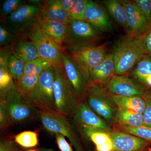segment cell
Masks as SVG:
<instances>
[{"instance_id": "1", "label": "cell", "mask_w": 151, "mask_h": 151, "mask_svg": "<svg viewBox=\"0 0 151 151\" xmlns=\"http://www.w3.org/2000/svg\"><path fill=\"white\" fill-rule=\"evenodd\" d=\"M112 53L115 64L114 75L129 76L145 57L142 36L127 35L117 42Z\"/></svg>"}, {"instance_id": "2", "label": "cell", "mask_w": 151, "mask_h": 151, "mask_svg": "<svg viewBox=\"0 0 151 151\" xmlns=\"http://www.w3.org/2000/svg\"><path fill=\"white\" fill-rule=\"evenodd\" d=\"M53 66L55 70L53 91L57 111L71 119L81 100L68 81L63 65Z\"/></svg>"}, {"instance_id": "3", "label": "cell", "mask_w": 151, "mask_h": 151, "mask_svg": "<svg viewBox=\"0 0 151 151\" xmlns=\"http://www.w3.org/2000/svg\"><path fill=\"white\" fill-rule=\"evenodd\" d=\"M38 119L43 128L52 134H61L76 151H86L81 137L72 120L56 111L39 112Z\"/></svg>"}, {"instance_id": "4", "label": "cell", "mask_w": 151, "mask_h": 151, "mask_svg": "<svg viewBox=\"0 0 151 151\" xmlns=\"http://www.w3.org/2000/svg\"><path fill=\"white\" fill-rule=\"evenodd\" d=\"M54 79V68L52 65L41 74L35 89L26 97L39 112L57 111L53 91Z\"/></svg>"}, {"instance_id": "5", "label": "cell", "mask_w": 151, "mask_h": 151, "mask_svg": "<svg viewBox=\"0 0 151 151\" xmlns=\"http://www.w3.org/2000/svg\"><path fill=\"white\" fill-rule=\"evenodd\" d=\"M108 42H105L101 44L65 50L70 60L85 76L89 84L92 70L103 61L108 53Z\"/></svg>"}, {"instance_id": "6", "label": "cell", "mask_w": 151, "mask_h": 151, "mask_svg": "<svg viewBox=\"0 0 151 151\" xmlns=\"http://www.w3.org/2000/svg\"><path fill=\"white\" fill-rule=\"evenodd\" d=\"M103 34L89 23L82 21H70L64 42L65 50L96 45L103 39Z\"/></svg>"}, {"instance_id": "7", "label": "cell", "mask_w": 151, "mask_h": 151, "mask_svg": "<svg viewBox=\"0 0 151 151\" xmlns=\"http://www.w3.org/2000/svg\"><path fill=\"white\" fill-rule=\"evenodd\" d=\"M0 101L5 105L14 124L37 118L39 112L17 89L0 93Z\"/></svg>"}, {"instance_id": "8", "label": "cell", "mask_w": 151, "mask_h": 151, "mask_svg": "<svg viewBox=\"0 0 151 151\" xmlns=\"http://www.w3.org/2000/svg\"><path fill=\"white\" fill-rule=\"evenodd\" d=\"M27 35L36 47L40 57L53 65H63V52L65 50L44 33L37 19L28 30Z\"/></svg>"}, {"instance_id": "9", "label": "cell", "mask_w": 151, "mask_h": 151, "mask_svg": "<svg viewBox=\"0 0 151 151\" xmlns=\"http://www.w3.org/2000/svg\"><path fill=\"white\" fill-rule=\"evenodd\" d=\"M83 100L94 113L112 128L117 108L99 85L89 84L86 87Z\"/></svg>"}, {"instance_id": "10", "label": "cell", "mask_w": 151, "mask_h": 151, "mask_svg": "<svg viewBox=\"0 0 151 151\" xmlns=\"http://www.w3.org/2000/svg\"><path fill=\"white\" fill-rule=\"evenodd\" d=\"M71 120L81 134L88 130L104 131L108 133L113 130L105 121L89 108L84 100L79 103Z\"/></svg>"}, {"instance_id": "11", "label": "cell", "mask_w": 151, "mask_h": 151, "mask_svg": "<svg viewBox=\"0 0 151 151\" xmlns=\"http://www.w3.org/2000/svg\"><path fill=\"white\" fill-rule=\"evenodd\" d=\"M100 86L108 94L122 96L143 97L148 89L134 78L126 75H113L107 84Z\"/></svg>"}, {"instance_id": "12", "label": "cell", "mask_w": 151, "mask_h": 151, "mask_svg": "<svg viewBox=\"0 0 151 151\" xmlns=\"http://www.w3.org/2000/svg\"><path fill=\"white\" fill-rule=\"evenodd\" d=\"M40 6L26 4L4 19L3 22L10 25L9 28L13 31H22L29 29L39 15Z\"/></svg>"}, {"instance_id": "13", "label": "cell", "mask_w": 151, "mask_h": 151, "mask_svg": "<svg viewBox=\"0 0 151 151\" xmlns=\"http://www.w3.org/2000/svg\"><path fill=\"white\" fill-rule=\"evenodd\" d=\"M85 21L100 33L113 32V24L104 6L88 0L85 13Z\"/></svg>"}, {"instance_id": "14", "label": "cell", "mask_w": 151, "mask_h": 151, "mask_svg": "<svg viewBox=\"0 0 151 151\" xmlns=\"http://www.w3.org/2000/svg\"><path fill=\"white\" fill-rule=\"evenodd\" d=\"M124 7L128 24L127 35H139L149 24L145 14L133 1L119 0Z\"/></svg>"}, {"instance_id": "15", "label": "cell", "mask_w": 151, "mask_h": 151, "mask_svg": "<svg viewBox=\"0 0 151 151\" xmlns=\"http://www.w3.org/2000/svg\"><path fill=\"white\" fill-rule=\"evenodd\" d=\"M113 129L109 134L113 151H145L151 143L137 136Z\"/></svg>"}, {"instance_id": "16", "label": "cell", "mask_w": 151, "mask_h": 151, "mask_svg": "<svg viewBox=\"0 0 151 151\" xmlns=\"http://www.w3.org/2000/svg\"><path fill=\"white\" fill-rule=\"evenodd\" d=\"M63 66L65 75L80 100H83L89 83L85 76L70 60L65 50L63 52Z\"/></svg>"}, {"instance_id": "17", "label": "cell", "mask_w": 151, "mask_h": 151, "mask_svg": "<svg viewBox=\"0 0 151 151\" xmlns=\"http://www.w3.org/2000/svg\"><path fill=\"white\" fill-rule=\"evenodd\" d=\"M44 33L63 49V42L67 30V25L55 19H44L38 16L37 18Z\"/></svg>"}, {"instance_id": "18", "label": "cell", "mask_w": 151, "mask_h": 151, "mask_svg": "<svg viewBox=\"0 0 151 151\" xmlns=\"http://www.w3.org/2000/svg\"><path fill=\"white\" fill-rule=\"evenodd\" d=\"M115 64L112 52H108L104 59L92 70L90 83L100 86L105 85L114 75Z\"/></svg>"}, {"instance_id": "19", "label": "cell", "mask_w": 151, "mask_h": 151, "mask_svg": "<svg viewBox=\"0 0 151 151\" xmlns=\"http://www.w3.org/2000/svg\"><path fill=\"white\" fill-rule=\"evenodd\" d=\"M39 16L44 19L57 20L66 25L69 22L68 13L63 9L60 0L43 1Z\"/></svg>"}, {"instance_id": "20", "label": "cell", "mask_w": 151, "mask_h": 151, "mask_svg": "<svg viewBox=\"0 0 151 151\" xmlns=\"http://www.w3.org/2000/svg\"><path fill=\"white\" fill-rule=\"evenodd\" d=\"M119 127L138 128L145 126L143 114L125 108H116L113 125Z\"/></svg>"}, {"instance_id": "21", "label": "cell", "mask_w": 151, "mask_h": 151, "mask_svg": "<svg viewBox=\"0 0 151 151\" xmlns=\"http://www.w3.org/2000/svg\"><path fill=\"white\" fill-rule=\"evenodd\" d=\"M107 93L116 108L129 109L142 114L145 111L147 104L144 96H118Z\"/></svg>"}, {"instance_id": "22", "label": "cell", "mask_w": 151, "mask_h": 151, "mask_svg": "<svg viewBox=\"0 0 151 151\" xmlns=\"http://www.w3.org/2000/svg\"><path fill=\"white\" fill-rule=\"evenodd\" d=\"M129 75L148 89L151 88V59L144 57Z\"/></svg>"}, {"instance_id": "23", "label": "cell", "mask_w": 151, "mask_h": 151, "mask_svg": "<svg viewBox=\"0 0 151 151\" xmlns=\"http://www.w3.org/2000/svg\"><path fill=\"white\" fill-rule=\"evenodd\" d=\"M81 134L94 143L96 151H113V141L108 132L88 130Z\"/></svg>"}, {"instance_id": "24", "label": "cell", "mask_w": 151, "mask_h": 151, "mask_svg": "<svg viewBox=\"0 0 151 151\" xmlns=\"http://www.w3.org/2000/svg\"><path fill=\"white\" fill-rule=\"evenodd\" d=\"M102 2L108 15L124 29L127 34L128 28L127 16L124 7L119 0H105Z\"/></svg>"}, {"instance_id": "25", "label": "cell", "mask_w": 151, "mask_h": 151, "mask_svg": "<svg viewBox=\"0 0 151 151\" xmlns=\"http://www.w3.org/2000/svg\"><path fill=\"white\" fill-rule=\"evenodd\" d=\"M12 51L17 57L25 63L40 58L36 47L30 40L19 41L13 46Z\"/></svg>"}, {"instance_id": "26", "label": "cell", "mask_w": 151, "mask_h": 151, "mask_svg": "<svg viewBox=\"0 0 151 151\" xmlns=\"http://www.w3.org/2000/svg\"><path fill=\"white\" fill-rule=\"evenodd\" d=\"M52 65L51 63L40 57L26 63L24 75H35L40 76L48 67Z\"/></svg>"}, {"instance_id": "27", "label": "cell", "mask_w": 151, "mask_h": 151, "mask_svg": "<svg viewBox=\"0 0 151 151\" xmlns=\"http://www.w3.org/2000/svg\"><path fill=\"white\" fill-rule=\"evenodd\" d=\"M40 76L35 75H23L16 83L18 90L26 97L35 89Z\"/></svg>"}, {"instance_id": "28", "label": "cell", "mask_w": 151, "mask_h": 151, "mask_svg": "<svg viewBox=\"0 0 151 151\" xmlns=\"http://www.w3.org/2000/svg\"><path fill=\"white\" fill-rule=\"evenodd\" d=\"M26 63L17 57L13 52L9 56L8 67L9 71L15 83L24 75Z\"/></svg>"}, {"instance_id": "29", "label": "cell", "mask_w": 151, "mask_h": 151, "mask_svg": "<svg viewBox=\"0 0 151 151\" xmlns=\"http://www.w3.org/2000/svg\"><path fill=\"white\" fill-rule=\"evenodd\" d=\"M14 142L23 147H34L38 145V134L35 132L24 131L15 136Z\"/></svg>"}, {"instance_id": "30", "label": "cell", "mask_w": 151, "mask_h": 151, "mask_svg": "<svg viewBox=\"0 0 151 151\" xmlns=\"http://www.w3.org/2000/svg\"><path fill=\"white\" fill-rule=\"evenodd\" d=\"M112 128L120 132H125L128 134L134 135L143 139L148 141L151 144V128L143 126L138 128H130L119 127L113 125Z\"/></svg>"}, {"instance_id": "31", "label": "cell", "mask_w": 151, "mask_h": 151, "mask_svg": "<svg viewBox=\"0 0 151 151\" xmlns=\"http://www.w3.org/2000/svg\"><path fill=\"white\" fill-rule=\"evenodd\" d=\"M88 0H74L68 14L69 22L72 20L85 21V13Z\"/></svg>"}, {"instance_id": "32", "label": "cell", "mask_w": 151, "mask_h": 151, "mask_svg": "<svg viewBox=\"0 0 151 151\" xmlns=\"http://www.w3.org/2000/svg\"><path fill=\"white\" fill-rule=\"evenodd\" d=\"M26 4L24 1L22 0H6L1 7V19H4Z\"/></svg>"}, {"instance_id": "33", "label": "cell", "mask_w": 151, "mask_h": 151, "mask_svg": "<svg viewBox=\"0 0 151 151\" xmlns=\"http://www.w3.org/2000/svg\"><path fill=\"white\" fill-rule=\"evenodd\" d=\"M14 124L5 105L2 102L0 101V129L1 133L8 130Z\"/></svg>"}, {"instance_id": "34", "label": "cell", "mask_w": 151, "mask_h": 151, "mask_svg": "<svg viewBox=\"0 0 151 151\" xmlns=\"http://www.w3.org/2000/svg\"><path fill=\"white\" fill-rule=\"evenodd\" d=\"M16 35L2 24L0 26V45L1 46L9 45L16 39Z\"/></svg>"}, {"instance_id": "35", "label": "cell", "mask_w": 151, "mask_h": 151, "mask_svg": "<svg viewBox=\"0 0 151 151\" xmlns=\"http://www.w3.org/2000/svg\"><path fill=\"white\" fill-rule=\"evenodd\" d=\"M145 57L151 59V24H149L142 34Z\"/></svg>"}, {"instance_id": "36", "label": "cell", "mask_w": 151, "mask_h": 151, "mask_svg": "<svg viewBox=\"0 0 151 151\" xmlns=\"http://www.w3.org/2000/svg\"><path fill=\"white\" fill-rule=\"evenodd\" d=\"M145 14L149 24H151V0H134Z\"/></svg>"}, {"instance_id": "37", "label": "cell", "mask_w": 151, "mask_h": 151, "mask_svg": "<svg viewBox=\"0 0 151 151\" xmlns=\"http://www.w3.org/2000/svg\"><path fill=\"white\" fill-rule=\"evenodd\" d=\"M55 142L58 147L60 151H74L70 143L68 142L65 137L61 134H55Z\"/></svg>"}, {"instance_id": "38", "label": "cell", "mask_w": 151, "mask_h": 151, "mask_svg": "<svg viewBox=\"0 0 151 151\" xmlns=\"http://www.w3.org/2000/svg\"><path fill=\"white\" fill-rule=\"evenodd\" d=\"M0 151H19L15 142L10 139L4 138L1 139Z\"/></svg>"}, {"instance_id": "39", "label": "cell", "mask_w": 151, "mask_h": 151, "mask_svg": "<svg viewBox=\"0 0 151 151\" xmlns=\"http://www.w3.org/2000/svg\"><path fill=\"white\" fill-rule=\"evenodd\" d=\"M147 107L143 114L145 126L151 128V99L145 95Z\"/></svg>"}, {"instance_id": "40", "label": "cell", "mask_w": 151, "mask_h": 151, "mask_svg": "<svg viewBox=\"0 0 151 151\" xmlns=\"http://www.w3.org/2000/svg\"><path fill=\"white\" fill-rule=\"evenodd\" d=\"M63 9L68 14L74 2V0H60Z\"/></svg>"}, {"instance_id": "41", "label": "cell", "mask_w": 151, "mask_h": 151, "mask_svg": "<svg viewBox=\"0 0 151 151\" xmlns=\"http://www.w3.org/2000/svg\"><path fill=\"white\" fill-rule=\"evenodd\" d=\"M27 151H54L52 149H31V150H28Z\"/></svg>"}, {"instance_id": "42", "label": "cell", "mask_w": 151, "mask_h": 151, "mask_svg": "<svg viewBox=\"0 0 151 151\" xmlns=\"http://www.w3.org/2000/svg\"><path fill=\"white\" fill-rule=\"evenodd\" d=\"M145 95L151 99V88L147 89Z\"/></svg>"}, {"instance_id": "43", "label": "cell", "mask_w": 151, "mask_h": 151, "mask_svg": "<svg viewBox=\"0 0 151 151\" xmlns=\"http://www.w3.org/2000/svg\"><path fill=\"white\" fill-rule=\"evenodd\" d=\"M147 151H151V147L148 148V149L147 150Z\"/></svg>"}, {"instance_id": "44", "label": "cell", "mask_w": 151, "mask_h": 151, "mask_svg": "<svg viewBox=\"0 0 151 151\" xmlns=\"http://www.w3.org/2000/svg\"><path fill=\"white\" fill-rule=\"evenodd\" d=\"M146 151H147V150H146Z\"/></svg>"}]
</instances>
